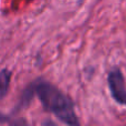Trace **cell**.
Masks as SVG:
<instances>
[{"instance_id": "1", "label": "cell", "mask_w": 126, "mask_h": 126, "mask_svg": "<svg viewBox=\"0 0 126 126\" xmlns=\"http://www.w3.org/2000/svg\"><path fill=\"white\" fill-rule=\"evenodd\" d=\"M34 91L44 110L51 112L58 120L66 125L80 124L72 101L59 89L42 81L34 84Z\"/></svg>"}, {"instance_id": "2", "label": "cell", "mask_w": 126, "mask_h": 126, "mask_svg": "<svg viewBox=\"0 0 126 126\" xmlns=\"http://www.w3.org/2000/svg\"><path fill=\"white\" fill-rule=\"evenodd\" d=\"M109 87L112 97L116 103L121 105H126V85L123 73L118 67L111 70L107 76Z\"/></svg>"}, {"instance_id": "3", "label": "cell", "mask_w": 126, "mask_h": 126, "mask_svg": "<svg viewBox=\"0 0 126 126\" xmlns=\"http://www.w3.org/2000/svg\"><path fill=\"white\" fill-rule=\"evenodd\" d=\"M11 72L8 69H3L0 71V101L6 97L10 85Z\"/></svg>"}, {"instance_id": "4", "label": "cell", "mask_w": 126, "mask_h": 126, "mask_svg": "<svg viewBox=\"0 0 126 126\" xmlns=\"http://www.w3.org/2000/svg\"><path fill=\"white\" fill-rule=\"evenodd\" d=\"M7 120H8V118H7L6 116H4V115H1V114H0V123L7 122Z\"/></svg>"}]
</instances>
